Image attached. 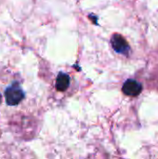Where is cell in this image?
<instances>
[{
  "mask_svg": "<svg viewBox=\"0 0 158 159\" xmlns=\"http://www.w3.org/2000/svg\"><path fill=\"white\" fill-rule=\"evenodd\" d=\"M0 99H1V96H0Z\"/></svg>",
  "mask_w": 158,
  "mask_h": 159,
  "instance_id": "obj_5",
  "label": "cell"
},
{
  "mask_svg": "<svg viewBox=\"0 0 158 159\" xmlns=\"http://www.w3.org/2000/svg\"><path fill=\"white\" fill-rule=\"evenodd\" d=\"M70 84V77L67 74L60 73L56 79V89L59 91H65Z\"/></svg>",
  "mask_w": 158,
  "mask_h": 159,
  "instance_id": "obj_4",
  "label": "cell"
},
{
  "mask_svg": "<svg viewBox=\"0 0 158 159\" xmlns=\"http://www.w3.org/2000/svg\"><path fill=\"white\" fill-rule=\"evenodd\" d=\"M5 97H6L7 103L9 106H14L19 104L23 100L24 92L21 89L20 86L19 85V83L15 82L6 89Z\"/></svg>",
  "mask_w": 158,
  "mask_h": 159,
  "instance_id": "obj_1",
  "label": "cell"
},
{
  "mask_svg": "<svg viewBox=\"0 0 158 159\" xmlns=\"http://www.w3.org/2000/svg\"><path fill=\"white\" fill-rule=\"evenodd\" d=\"M111 45H112L113 48L115 49V51H116L117 53L128 55L130 50L129 45L127 42V40L121 34H115L112 36Z\"/></svg>",
  "mask_w": 158,
  "mask_h": 159,
  "instance_id": "obj_2",
  "label": "cell"
},
{
  "mask_svg": "<svg viewBox=\"0 0 158 159\" xmlns=\"http://www.w3.org/2000/svg\"><path fill=\"white\" fill-rule=\"evenodd\" d=\"M142 90V86L140 82L134 79H128L122 88V91L124 94L130 96V97H135L138 96Z\"/></svg>",
  "mask_w": 158,
  "mask_h": 159,
  "instance_id": "obj_3",
  "label": "cell"
}]
</instances>
